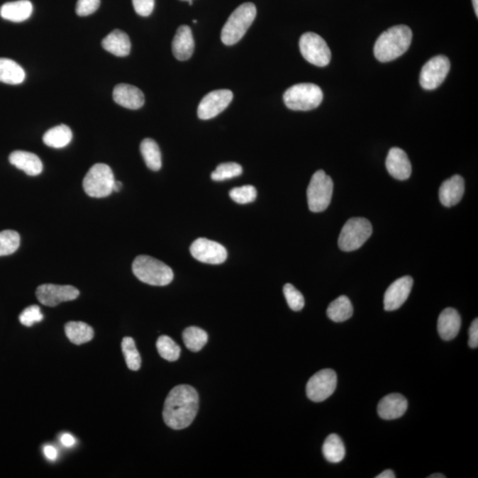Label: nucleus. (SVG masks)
I'll return each mask as SVG.
<instances>
[{
  "mask_svg": "<svg viewBox=\"0 0 478 478\" xmlns=\"http://www.w3.org/2000/svg\"><path fill=\"white\" fill-rule=\"evenodd\" d=\"M199 410V394L191 385L172 389L164 403L163 419L173 430H183L194 422Z\"/></svg>",
  "mask_w": 478,
  "mask_h": 478,
  "instance_id": "1",
  "label": "nucleus"
},
{
  "mask_svg": "<svg viewBox=\"0 0 478 478\" xmlns=\"http://www.w3.org/2000/svg\"><path fill=\"white\" fill-rule=\"evenodd\" d=\"M411 28L406 25H396L383 32L377 38L374 55L381 62H389L404 55L412 43Z\"/></svg>",
  "mask_w": 478,
  "mask_h": 478,
  "instance_id": "2",
  "label": "nucleus"
},
{
  "mask_svg": "<svg viewBox=\"0 0 478 478\" xmlns=\"http://www.w3.org/2000/svg\"><path fill=\"white\" fill-rule=\"evenodd\" d=\"M132 271L138 279L153 287H166L174 278L170 267L148 255L138 256L132 264Z\"/></svg>",
  "mask_w": 478,
  "mask_h": 478,
  "instance_id": "3",
  "label": "nucleus"
},
{
  "mask_svg": "<svg viewBox=\"0 0 478 478\" xmlns=\"http://www.w3.org/2000/svg\"><path fill=\"white\" fill-rule=\"evenodd\" d=\"M257 9L251 2L242 4L224 24L221 38L224 45H233L240 41L255 20Z\"/></svg>",
  "mask_w": 478,
  "mask_h": 478,
  "instance_id": "4",
  "label": "nucleus"
},
{
  "mask_svg": "<svg viewBox=\"0 0 478 478\" xmlns=\"http://www.w3.org/2000/svg\"><path fill=\"white\" fill-rule=\"evenodd\" d=\"M323 91L313 84H299L289 89L284 94V104L294 111H309L321 105Z\"/></svg>",
  "mask_w": 478,
  "mask_h": 478,
  "instance_id": "5",
  "label": "nucleus"
},
{
  "mask_svg": "<svg viewBox=\"0 0 478 478\" xmlns=\"http://www.w3.org/2000/svg\"><path fill=\"white\" fill-rule=\"evenodd\" d=\"M115 182L111 167L106 164L98 163L88 171L83 182V187L84 191L90 197L106 198L113 194Z\"/></svg>",
  "mask_w": 478,
  "mask_h": 478,
  "instance_id": "6",
  "label": "nucleus"
},
{
  "mask_svg": "<svg viewBox=\"0 0 478 478\" xmlns=\"http://www.w3.org/2000/svg\"><path fill=\"white\" fill-rule=\"evenodd\" d=\"M372 226L363 217H352L342 228L338 246L344 252L355 251L364 245L372 235Z\"/></svg>",
  "mask_w": 478,
  "mask_h": 478,
  "instance_id": "7",
  "label": "nucleus"
},
{
  "mask_svg": "<svg viewBox=\"0 0 478 478\" xmlns=\"http://www.w3.org/2000/svg\"><path fill=\"white\" fill-rule=\"evenodd\" d=\"M333 179L323 170L313 174L306 191L310 211L319 213L328 209L333 198Z\"/></svg>",
  "mask_w": 478,
  "mask_h": 478,
  "instance_id": "8",
  "label": "nucleus"
},
{
  "mask_svg": "<svg viewBox=\"0 0 478 478\" xmlns=\"http://www.w3.org/2000/svg\"><path fill=\"white\" fill-rule=\"evenodd\" d=\"M299 49L303 57L309 63L317 67L329 65L331 52L329 46L321 35L313 32H306L299 39Z\"/></svg>",
  "mask_w": 478,
  "mask_h": 478,
  "instance_id": "9",
  "label": "nucleus"
},
{
  "mask_svg": "<svg viewBox=\"0 0 478 478\" xmlns=\"http://www.w3.org/2000/svg\"><path fill=\"white\" fill-rule=\"evenodd\" d=\"M338 377L334 370L326 369L313 374L306 384V395L310 401L322 402L334 394Z\"/></svg>",
  "mask_w": 478,
  "mask_h": 478,
  "instance_id": "10",
  "label": "nucleus"
},
{
  "mask_svg": "<svg viewBox=\"0 0 478 478\" xmlns=\"http://www.w3.org/2000/svg\"><path fill=\"white\" fill-rule=\"evenodd\" d=\"M450 67V60L444 55H438L430 59L421 71V87L428 91L440 87L447 78Z\"/></svg>",
  "mask_w": 478,
  "mask_h": 478,
  "instance_id": "11",
  "label": "nucleus"
},
{
  "mask_svg": "<svg viewBox=\"0 0 478 478\" xmlns=\"http://www.w3.org/2000/svg\"><path fill=\"white\" fill-rule=\"evenodd\" d=\"M192 257L199 262L218 265L226 262L227 250L223 245L210 239L201 238L192 243L190 248Z\"/></svg>",
  "mask_w": 478,
  "mask_h": 478,
  "instance_id": "12",
  "label": "nucleus"
},
{
  "mask_svg": "<svg viewBox=\"0 0 478 478\" xmlns=\"http://www.w3.org/2000/svg\"><path fill=\"white\" fill-rule=\"evenodd\" d=\"M79 294V291L71 285L52 284H42L35 291L38 301L48 306H56L62 302L74 301Z\"/></svg>",
  "mask_w": 478,
  "mask_h": 478,
  "instance_id": "13",
  "label": "nucleus"
},
{
  "mask_svg": "<svg viewBox=\"0 0 478 478\" xmlns=\"http://www.w3.org/2000/svg\"><path fill=\"white\" fill-rule=\"evenodd\" d=\"M233 94L230 90H216L209 92L199 103L198 116L201 120L215 118L224 111L233 101Z\"/></svg>",
  "mask_w": 478,
  "mask_h": 478,
  "instance_id": "14",
  "label": "nucleus"
},
{
  "mask_svg": "<svg viewBox=\"0 0 478 478\" xmlns=\"http://www.w3.org/2000/svg\"><path fill=\"white\" fill-rule=\"evenodd\" d=\"M413 278L406 276L399 278L388 287L384 294V305L387 311H394L404 304L413 287Z\"/></svg>",
  "mask_w": 478,
  "mask_h": 478,
  "instance_id": "15",
  "label": "nucleus"
},
{
  "mask_svg": "<svg viewBox=\"0 0 478 478\" xmlns=\"http://www.w3.org/2000/svg\"><path fill=\"white\" fill-rule=\"evenodd\" d=\"M389 174L395 179H408L412 174V165L406 153L402 149L394 148L389 151L385 162Z\"/></svg>",
  "mask_w": 478,
  "mask_h": 478,
  "instance_id": "16",
  "label": "nucleus"
},
{
  "mask_svg": "<svg viewBox=\"0 0 478 478\" xmlns=\"http://www.w3.org/2000/svg\"><path fill=\"white\" fill-rule=\"evenodd\" d=\"M113 99L117 104L125 109L137 110L145 104V95L140 89L133 85L120 84L113 91Z\"/></svg>",
  "mask_w": 478,
  "mask_h": 478,
  "instance_id": "17",
  "label": "nucleus"
},
{
  "mask_svg": "<svg viewBox=\"0 0 478 478\" xmlns=\"http://www.w3.org/2000/svg\"><path fill=\"white\" fill-rule=\"evenodd\" d=\"M465 191V179L459 174H455V176L444 181L440 188V192H438L442 205L447 206V208L457 205L462 201Z\"/></svg>",
  "mask_w": 478,
  "mask_h": 478,
  "instance_id": "18",
  "label": "nucleus"
},
{
  "mask_svg": "<svg viewBox=\"0 0 478 478\" xmlns=\"http://www.w3.org/2000/svg\"><path fill=\"white\" fill-rule=\"evenodd\" d=\"M408 403L404 396L392 394L381 399L377 406L378 415L382 419L394 420L404 416Z\"/></svg>",
  "mask_w": 478,
  "mask_h": 478,
  "instance_id": "19",
  "label": "nucleus"
},
{
  "mask_svg": "<svg viewBox=\"0 0 478 478\" xmlns=\"http://www.w3.org/2000/svg\"><path fill=\"white\" fill-rule=\"evenodd\" d=\"M195 43L191 28L182 25L174 35L172 42V52L178 60H187L194 55Z\"/></svg>",
  "mask_w": 478,
  "mask_h": 478,
  "instance_id": "20",
  "label": "nucleus"
},
{
  "mask_svg": "<svg viewBox=\"0 0 478 478\" xmlns=\"http://www.w3.org/2000/svg\"><path fill=\"white\" fill-rule=\"evenodd\" d=\"M462 319L457 310L448 308L441 312L438 320V331L444 340H452L461 330Z\"/></svg>",
  "mask_w": 478,
  "mask_h": 478,
  "instance_id": "21",
  "label": "nucleus"
},
{
  "mask_svg": "<svg viewBox=\"0 0 478 478\" xmlns=\"http://www.w3.org/2000/svg\"><path fill=\"white\" fill-rule=\"evenodd\" d=\"M9 162L18 169L23 170L28 176L35 177L43 171V163L35 153L16 151L11 153Z\"/></svg>",
  "mask_w": 478,
  "mask_h": 478,
  "instance_id": "22",
  "label": "nucleus"
},
{
  "mask_svg": "<svg viewBox=\"0 0 478 478\" xmlns=\"http://www.w3.org/2000/svg\"><path fill=\"white\" fill-rule=\"evenodd\" d=\"M32 13L33 5L30 0L9 2L0 7V16L13 23H23L31 16Z\"/></svg>",
  "mask_w": 478,
  "mask_h": 478,
  "instance_id": "23",
  "label": "nucleus"
},
{
  "mask_svg": "<svg viewBox=\"0 0 478 478\" xmlns=\"http://www.w3.org/2000/svg\"><path fill=\"white\" fill-rule=\"evenodd\" d=\"M103 48L112 55L125 57L130 55L131 49L130 39L125 32L115 30L106 35L102 40Z\"/></svg>",
  "mask_w": 478,
  "mask_h": 478,
  "instance_id": "24",
  "label": "nucleus"
},
{
  "mask_svg": "<svg viewBox=\"0 0 478 478\" xmlns=\"http://www.w3.org/2000/svg\"><path fill=\"white\" fill-rule=\"evenodd\" d=\"M26 74L19 64L13 60L0 58V82L17 85L23 83Z\"/></svg>",
  "mask_w": 478,
  "mask_h": 478,
  "instance_id": "25",
  "label": "nucleus"
},
{
  "mask_svg": "<svg viewBox=\"0 0 478 478\" xmlns=\"http://www.w3.org/2000/svg\"><path fill=\"white\" fill-rule=\"evenodd\" d=\"M72 138L73 133L70 128L67 125L60 124L46 131L43 137V141L49 148L59 149L69 145Z\"/></svg>",
  "mask_w": 478,
  "mask_h": 478,
  "instance_id": "26",
  "label": "nucleus"
},
{
  "mask_svg": "<svg viewBox=\"0 0 478 478\" xmlns=\"http://www.w3.org/2000/svg\"><path fill=\"white\" fill-rule=\"evenodd\" d=\"M66 336L74 345H83L90 342L94 337V330L89 324L83 322H70L65 326Z\"/></svg>",
  "mask_w": 478,
  "mask_h": 478,
  "instance_id": "27",
  "label": "nucleus"
},
{
  "mask_svg": "<svg viewBox=\"0 0 478 478\" xmlns=\"http://www.w3.org/2000/svg\"><path fill=\"white\" fill-rule=\"evenodd\" d=\"M352 313H354V308H352L350 299L344 295L331 302L327 309L328 317L335 323H342L350 319Z\"/></svg>",
  "mask_w": 478,
  "mask_h": 478,
  "instance_id": "28",
  "label": "nucleus"
},
{
  "mask_svg": "<svg viewBox=\"0 0 478 478\" xmlns=\"http://www.w3.org/2000/svg\"><path fill=\"white\" fill-rule=\"evenodd\" d=\"M140 152L146 166L152 171L162 169V153L158 144L152 138H145L140 145Z\"/></svg>",
  "mask_w": 478,
  "mask_h": 478,
  "instance_id": "29",
  "label": "nucleus"
},
{
  "mask_svg": "<svg viewBox=\"0 0 478 478\" xmlns=\"http://www.w3.org/2000/svg\"><path fill=\"white\" fill-rule=\"evenodd\" d=\"M323 452L328 462H340L345 455V445L340 437L337 434H330L324 441Z\"/></svg>",
  "mask_w": 478,
  "mask_h": 478,
  "instance_id": "30",
  "label": "nucleus"
},
{
  "mask_svg": "<svg viewBox=\"0 0 478 478\" xmlns=\"http://www.w3.org/2000/svg\"><path fill=\"white\" fill-rule=\"evenodd\" d=\"M185 347L191 352H199L208 343V333L198 327H189L183 333Z\"/></svg>",
  "mask_w": 478,
  "mask_h": 478,
  "instance_id": "31",
  "label": "nucleus"
},
{
  "mask_svg": "<svg viewBox=\"0 0 478 478\" xmlns=\"http://www.w3.org/2000/svg\"><path fill=\"white\" fill-rule=\"evenodd\" d=\"M160 357L169 362H176L180 357L181 348L172 338L167 336H160L156 343Z\"/></svg>",
  "mask_w": 478,
  "mask_h": 478,
  "instance_id": "32",
  "label": "nucleus"
},
{
  "mask_svg": "<svg viewBox=\"0 0 478 478\" xmlns=\"http://www.w3.org/2000/svg\"><path fill=\"white\" fill-rule=\"evenodd\" d=\"M121 350H123L125 360L130 370L138 371L141 367V357L135 347L133 338H124L121 342Z\"/></svg>",
  "mask_w": 478,
  "mask_h": 478,
  "instance_id": "33",
  "label": "nucleus"
},
{
  "mask_svg": "<svg viewBox=\"0 0 478 478\" xmlns=\"http://www.w3.org/2000/svg\"><path fill=\"white\" fill-rule=\"evenodd\" d=\"M20 235L14 230H4L0 233V256L13 255L19 248Z\"/></svg>",
  "mask_w": 478,
  "mask_h": 478,
  "instance_id": "34",
  "label": "nucleus"
},
{
  "mask_svg": "<svg viewBox=\"0 0 478 478\" xmlns=\"http://www.w3.org/2000/svg\"><path fill=\"white\" fill-rule=\"evenodd\" d=\"M242 173L243 169L239 164L236 162H226L220 164L216 167V169L211 174V178L213 181L222 182L239 177Z\"/></svg>",
  "mask_w": 478,
  "mask_h": 478,
  "instance_id": "35",
  "label": "nucleus"
},
{
  "mask_svg": "<svg viewBox=\"0 0 478 478\" xmlns=\"http://www.w3.org/2000/svg\"><path fill=\"white\" fill-rule=\"evenodd\" d=\"M230 197L238 204H249L255 201L257 191L252 185H245V187L233 188L230 191Z\"/></svg>",
  "mask_w": 478,
  "mask_h": 478,
  "instance_id": "36",
  "label": "nucleus"
},
{
  "mask_svg": "<svg viewBox=\"0 0 478 478\" xmlns=\"http://www.w3.org/2000/svg\"><path fill=\"white\" fill-rule=\"evenodd\" d=\"M284 294L288 306L294 311H301L304 308L305 299L301 291H298L294 285L287 284L284 287Z\"/></svg>",
  "mask_w": 478,
  "mask_h": 478,
  "instance_id": "37",
  "label": "nucleus"
},
{
  "mask_svg": "<svg viewBox=\"0 0 478 478\" xmlns=\"http://www.w3.org/2000/svg\"><path fill=\"white\" fill-rule=\"evenodd\" d=\"M44 319L41 309L37 305L28 306L21 312L19 320L24 326L31 327L35 323H40Z\"/></svg>",
  "mask_w": 478,
  "mask_h": 478,
  "instance_id": "38",
  "label": "nucleus"
},
{
  "mask_svg": "<svg viewBox=\"0 0 478 478\" xmlns=\"http://www.w3.org/2000/svg\"><path fill=\"white\" fill-rule=\"evenodd\" d=\"M101 6V0H77L76 12L77 16H88L94 13Z\"/></svg>",
  "mask_w": 478,
  "mask_h": 478,
  "instance_id": "39",
  "label": "nucleus"
},
{
  "mask_svg": "<svg viewBox=\"0 0 478 478\" xmlns=\"http://www.w3.org/2000/svg\"><path fill=\"white\" fill-rule=\"evenodd\" d=\"M135 13L143 17H148L155 9V0H132Z\"/></svg>",
  "mask_w": 478,
  "mask_h": 478,
  "instance_id": "40",
  "label": "nucleus"
},
{
  "mask_svg": "<svg viewBox=\"0 0 478 478\" xmlns=\"http://www.w3.org/2000/svg\"><path fill=\"white\" fill-rule=\"evenodd\" d=\"M469 345L472 348H477L478 347V320L473 321L472 326H470L469 330Z\"/></svg>",
  "mask_w": 478,
  "mask_h": 478,
  "instance_id": "41",
  "label": "nucleus"
},
{
  "mask_svg": "<svg viewBox=\"0 0 478 478\" xmlns=\"http://www.w3.org/2000/svg\"><path fill=\"white\" fill-rule=\"evenodd\" d=\"M44 452L45 457L50 460V461H55L57 456H58V452L52 445H45Z\"/></svg>",
  "mask_w": 478,
  "mask_h": 478,
  "instance_id": "42",
  "label": "nucleus"
},
{
  "mask_svg": "<svg viewBox=\"0 0 478 478\" xmlns=\"http://www.w3.org/2000/svg\"><path fill=\"white\" fill-rule=\"evenodd\" d=\"M60 441H62V444L64 445V447L66 448L73 447V445L76 444V440H74V438L72 436V435L69 433L63 434L62 438H60Z\"/></svg>",
  "mask_w": 478,
  "mask_h": 478,
  "instance_id": "43",
  "label": "nucleus"
},
{
  "mask_svg": "<svg viewBox=\"0 0 478 478\" xmlns=\"http://www.w3.org/2000/svg\"><path fill=\"white\" fill-rule=\"evenodd\" d=\"M395 474L391 469L384 470V472H382L380 475H378L377 478H395Z\"/></svg>",
  "mask_w": 478,
  "mask_h": 478,
  "instance_id": "44",
  "label": "nucleus"
},
{
  "mask_svg": "<svg viewBox=\"0 0 478 478\" xmlns=\"http://www.w3.org/2000/svg\"><path fill=\"white\" fill-rule=\"evenodd\" d=\"M121 187H123V184L121 183V182H115V184H113V191H120Z\"/></svg>",
  "mask_w": 478,
  "mask_h": 478,
  "instance_id": "45",
  "label": "nucleus"
},
{
  "mask_svg": "<svg viewBox=\"0 0 478 478\" xmlns=\"http://www.w3.org/2000/svg\"><path fill=\"white\" fill-rule=\"evenodd\" d=\"M474 10H475L476 16H478V0H472Z\"/></svg>",
  "mask_w": 478,
  "mask_h": 478,
  "instance_id": "46",
  "label": "nucleus"
},
{
  "mask_svg": "<svg viewBox=\"0 0 478 478\" xmlns=\"http://www.w3.org/2000/svg\"><path fill=\"white\" fill-rule=\"evenodd\" d=\"M429 478H445V476L442 475V474H433V475H431L430 477H428Z\"/></svg>",
  "mask_w": 478,
  "mask_h": 478,
  "instance_id": "47",
  "label": "nucleus"
},
{
  "mask_svg": "<svg viewBox=\"0 0 478 478\" xmlns=\"http://www.w3.org/2000/svg\"><path fill=\"white\" fill-rule=\"evenodd\" d=\"M182 1H187L188 2V1H191V0H182ZM192 1H194V0H192Z\"/></svg>",
  "mask_w": 478,
  "mask_h": 478,
  "instance_id": "48",
  "label": "nucleus"
},
{
  "mask_svg": "<svg viewBox=\"0 0 478 478\" xmlns=\"http://www.w3.org/2000/svg\"><path fill=\"white\" fill-rule=\"evenodd\" d=\"M194 23H198V21L194 20Z\"/></svg>",
  "mask_w": 478,
  "mask_h": 478,
  "instance_id": "49",
  "label": "nucleus"
}]
</instances>
